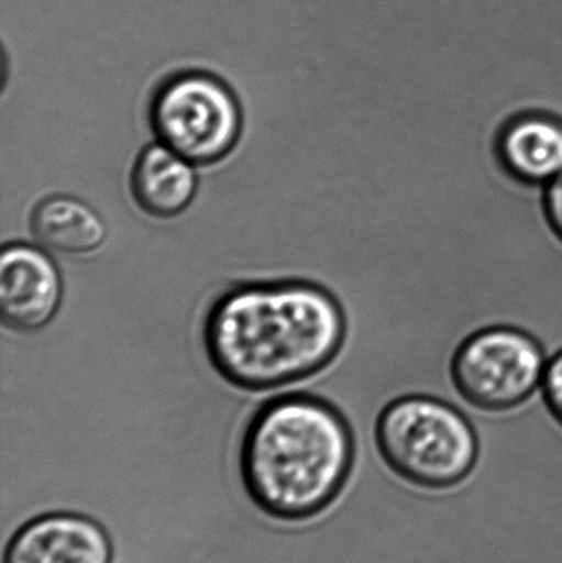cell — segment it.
Instances as JSON below:
<instances>
[{
	"mask_svg": "<svg viewBox=\"0 0 562 563\" xmlns=\"http://www.w3.org/2000/svg\"><path fill=\"white\" fill-rule=\"evenodd\" d=\"M345 314L309 282L246 284L208 311L203 340L214 369L233 386L269 390L329 366L345 341Z\"/></svg>",
	"mask_w": 562,
	"mask_h": 563,
	"instance_id": "6da1fadb",
	"label": "cell"
},
{
	"mask_svg": "<svg viewBox=\"0 0 562 563\" xmlns=\"http://www.w3.org/2000/svg\"><path fill=\"white\" fill-rule=\"evenodd\" d=\"M353 460V433L339 410L316 397L287 396L271 400L247 426L240 475L264 515L304 521L335 501Z\"/></svg>",
	"mask_w": 562,
	"mask_h": 563,
	"instance_id": "7a4b0ae2",
	"label": "cell"
},
{
	"mask_svg": "<svg viewBox=\"0 0 562 563\" xmlns=\"http://www.w3.org/2000/svg\"><path fill=\"white\" fill-rule=\"evenodd\" d=\"M376 446L386 465L405 482L426 489L461 485L478 460L471 420L434 396H403L379 413Z\"/></svg>",
	"mask_w": 562,
	"mask_h": 563,
	"instance_id": "3957f363",
	"label": "cell"
},
{
	"mask_svg": "<svg viewBox=\"0 0 562 563\" xmlns=\"http://www.w3.org/2000/svg\"><path fill=\"white\" fill-rule=\"evenodd\" d=\"M544 346L535 334L514 324L472 331L452 354V386L485 412H507L527 404L541 389L547 371Z\"/></svg>",
	"mask_w": 562,
	"mask_h": 563,
	"instance_id": "277c9868",
	"label": "cell"
},
{
	"mask_svg": "<svg viewBox=\"0 0 562 563\" xmlns=\"http://www.w3.org/2000/svg\"><path fill=\"white\" fill-rule=\"evenodd\" d=\"M148 119L162 145L198 167L227 158L243 129L233 92L205 73L168 79L152 99Z\"/></svg>",
	"mask_w": 562,
	"mask_h": 563,
	"instance_id": "5b68a950",
	"label": "cell"
},
{
	"mask_svg": "<svg viewBox=\"0 0 562 563\" xmlns=\"http://www.w3.org/2000/svg\"><path fill=\"white\" fill-rule=\"evenodd\" d=\"M63 280L52 257L25 243L3 246L0 256V318L20 333L45 328L58 313Z\"/></svg>",
	"mask_w": 562,
	"mask_h": 563,
	"instance_id": "8992f818",
	"label": "cell"
},
{
	"mask_svg": "<svg viewBox=\"0 0 562 563\" xmlns=\"http://www.w3.org/2000/svg\"><path fill=\"white\" fill-rule=\"evenodd\" d=\"M108 532L95 519L52 512L23 525L7 544L3 563H111Z\"/></svg>",
	"mask_w": 562,
	"mask_h": 563,
	"instance_id": "52a82bcc",
	"label": "cell"
},
{
	"mask_svg": "<svg viewBox=\"0 0 562 563\" xmlns=\"http://www.w3.org/2000/svg\"><path fill=\"white\" fill-rule=\"evenodd\" d=\"M494 155L502 174L520 187L544 188L562 174V119L524 112L495 135Z\"/></svg>",
	"mask_w": 562,
	"mask_h": 563,
	"instance_id": "ba28073f",
	"label": "cell"
},
{
	"mask_svg": "<svg viewBox=\"0 0 562 563\" xmlns=\"http://www.w3.org/2000/svg\"><path fill=\"white\" fill-rule=\"evenodd\" d=\"M197 190L194 164L161 142L145 147L132 168V197L151 217L161 220L178 217L190 207Z\"/></svg>",
	"mask_w": 562,
	"mask_h": 563,
	"instance_id": "9c48e42d",
	"label": "cell"
},
{
	"mask_svg": "<svg viewBox=\"0 0 562 563\" xmlns=\"http://www.w3.org/2000/svg\"><path fill=\"white\" fill-rule=\"evenodd\" d=\"M33 238L63 256H88L104 244L108 228L88 203L66 195L38 201L30 217Z\"/></svg>",
	"mask_w": 562,
	"mask_h": 563,
	"instance_id": "30bf717a",
	"label": "cell"
},
{
	"mask_svg": "<svg viewBox=\"0 0 562 563\" xmlns=\"http://www.w3.org/2000/svg\"><path fill=\"white\" fill-rule=\"evenodd\" d=\"M541 397L553 419L562 427V347L548 360Z\"/></svg>",
	"mask_w": 562,
	"mask_h": 563,
	"instance_id": "8fae6325",
	"label": "cell"
},
{
	"mask_svg": "<svg viewBox=\"0 0 562 563\" xmlns=\"http://www.w3.org/2000/svg\"><path fill=\"white\" fill-rule=\"evenodd\" d=\"M541 210L551 233L562 244V174L544 187Z\"/></svg>",
	"mask_w": 562,
	"mask_h": 563,
	"instance_id": "7c38bea8",
	"label": "cell"
}]
</instances>
